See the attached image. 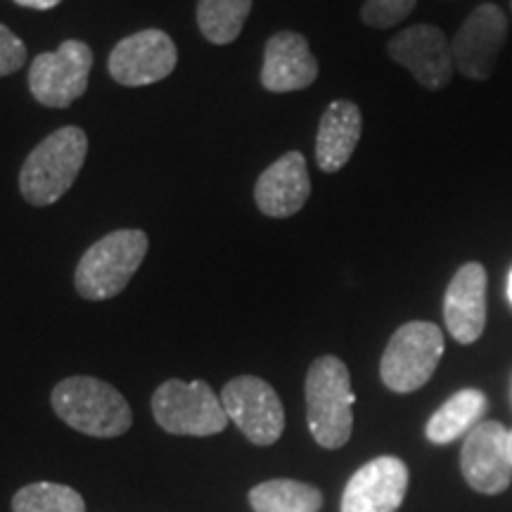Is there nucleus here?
<instances>
[{
  "mask_svg": "<svg viewBox=\"0 0 512 512\" xmlns=\"http://www.w3.org/2000/svg\"><path fill=\"white\" fill-rule=\"evenodd\" d=\"M354 389L347 363L320 356L306 375V420L311 437L323 448H342L354 430Z\"/></svg>",
  "mask_w": 512,
  "mask_h": 512,
  "instance_id": "f257e3e1",
  "label": "nucleus"
},
{
  "mask_svg": "<svg viewBox=\"0 0 512 512\" xmlns=\"http://www.w3.org/2000/svg\"><path fill=\"white\" fill-rule=\"evenodd\" d=\"M88 155L79 126H64L41 140L19 171V190L31 207H50L72 188Z\"/></svg>",
  "mask_w": 512,
  "mask_h": 512,
  "instance_id": "f03ea898",
  "label": "nucleus"
},
{
  "mask_svg": "<svg viewBox=\"0 0 512 512\" xmlns=\"http://www.w3.org/2000/svg\"><path fill=\"white\" fill-rule=\"evenodd\" d=\"M53 408L72 430L88 437H119L133 422L131 406L121 392L88 375L67 377L57 384L53 389Z\"/></svg>",
  "mask_w": 512,
  "mask_h": 512,
  "instance_id": "7ed1b4c3",
  "label": "nucleus"
},
{
  "mask_svg": "<svg viewBox=\"0 0 512 512\" xmlns=\"http://www.w3.org/2000/svg\"><path fill=\"white\" fill-rule=\"evenodd\" d=\"M150 240L143 230H114L86 249L74 273L76 292L88 302H105L126 290L145 261Z\"/></svg>",
  "mask_w": 512,
  "mask_h": 512,
  "instance_id": "20e7f679",
  "label": "nucleus"
},
{
  "mask_svg": "<svg viewBox=\"0 0 512 512\" xmlns=\"http://www.w3.org/2000/svg\"><path fill=\"white\" fill-rule=\"evenodd\" d=\"M444 356V332L427 320L401 325L389 339L380 361L384 387L396 394L418 392L430 382Z\"/></svg>",
  "mask_w": 512,
  "mask_h": 512,
  "instance_id": "39448f33",
  "label": "nucleus"
},
{
  "mask_svg": "<svg viewBox=\"0 0 512 512\" xmlns=\"http://www.w3.org/2000/svg\"><path fill=\"white\" fill-rule=\"evenodd\" d=\"M157 425L169 434L211 437L228 427V413L207 382L166 380L152 396Z\"/></svg>",
  "mask_w": 512,
  "mask_h": 512,
  "instance_id": "423d86ee",
  "label": "nucleus"
},
{
  "mask_svg": "<svg viewBox=\"0 0 512 512\" xmlns=\"http://www.w3.org/2000/svg\"><path fill=\"white\" fill-rule=\"evenodd\" d=\"M93 50L83 41H64L53 53H41L31 62L29 88L43 107H69L88 88Z\"/></svg>",
  "mask_w": 512,
  "mask_h": 512,
  "instance_id": "0eeeda50",
  "label": "nucleus"
},
{
  "mask_svg": "<svg viewBox=\"0 0 512 512\" xmlns=\"http://www.w3.org/2000/svg\"><path fill=\"white\" fill-rule=\"evenodd\" d=\"M228 420L256 446H271L283 437L285 408L275 389L266 380L242 375L230 380L221 392Z\"/></svg>",
  "mask_w": 512,
  "mask_h": 512,
  "instance_id": "6e6552de",
  "label": "nucleus"
},
{
  "mask_svg": "<svg viewBox=\"0 0 512 512\" xmlns=\"http://www.w3.org/2000/svg\"><path fill=\"white\" fill-rule=\"evenodd\" d=\"M508 38V17L494 3L479 5L460 24L451 41L453 64L465 79L486 81L496 72L498 55Z\"/></svg>",
  "mask_w": 512,
  "mask_h": 512,
  "instance_id": "1a4fd4ad",
  "label": "nucleus"
},
{
  "mask_svg": "<svg viewBox=\"0 0 512 512\" xmlns=\"http://www.w3.org/2000/svg\"><path fill=\"white\" fill-rule=\"evenodd\" d=\"M176 62L178 50L174 38L162 29H145L126 36L114 46L107 69L121 86L140 88L171 76Z\"/></svg>",
  "mask_w": 512,
  "mask_h": 512,
  "instance_id": "9d476101",
  "label": "nucleus"
},
{
  "mask_svg": "<svg viewBox=\"0 0 512 512\" xmlns=\"http://www.w3.org/2000/svg\"><path fill=\"white\" fill-rule=\"evenodd\" d=\"M389 57L406 67L415 81L427 91H441L453 79L456 64L444 31L432 24H415L389 41Z\"/></svg>",
  "mask_w": 512,
  "mask_h": 512,
  "instance_id": "9b49d317",
  "label": "nucleus"
},
{
  "mask_svg": "<svg viewBox=\"0 0 512 512\" xmlns=\"http://www.w3.org/2000/svg\"><path fill=\"white\" fill-rule=\"evenodd\" d=\"M460 470L465 482L479 494L498 496L512 482L508 430L496 420H482L465 437L460 451Z\"/></svg>",
  "mask_w": 512,
  "mask_h": 512,
  "instance_id": "f8f14e48",
  "label": "nucleus"
},
{
  "mask_svg": "<svg viewBox=\"0 0 512 512\" xmlns=\"http://www.w3.org/2000/svg\"><path fill=\"white\" fill-rule=\"evenodd\" d=\"M408 491V467L394 456L370 460L354 472L342 496V512H396Z\"/></svg>",
  "mask_w": 512,
  "mask_h": 512,
  "instance_id": "ddd939ff",
  "label": "nucleus"
},
{
  "mask_svg": "<svg viewBox=\"0 0 512 512\" xmlns=\"http://www.w3.org/2000/svg\"><path fill=\"white\" fill-rule=\"evenodd\" d=\"M486 268L479 261L460 266L444 294L448 335L458 344H475L486 328Z\"/></svg>",
  "mask_w": 512,
  "mask_h": 512,
  "instance_id": "4468645a",
  "label": "nucleus"
},
{
  "mask_svg": "<svg viewBox=\"0 0 512 512\" xmlns=\"http://www.w3.org/2000/svg\"><path fill=\"white\" fill-rule=\"evenodd\" d=\"M318 79V60L306 36L297 31H278L268 38L261 67V86L271 93H294Z\"/></svg>",
  "mask_w": 512,
  "mask_h": 512,
  "instance_id": "2eb2a0df",
  "label": "nucleus"
},
{
  "mask_svg": "<svg viewBox=\"0 0 512 512\" xmlns=\"http://www.w3.org/2000/svg\"><path fill=\"white\" fill-rule=\"evenodd\" d=\"M309 195L311 178L302 152H287L268 166L254 185L256 207L271 219H287L302 211Z\"/></svg>",
  "mask_w": 512,
  "mask_h": 512,
  "instance_id": "dca6fc26",
  "label": "nucleus"
},
{
  "mask_svg": "<svg viewBox=\"0 0 512 512\" xmlns=\"http://www.w3.org/2000/svg\"><path fill=\"white\" fill-rule=\"evenodd\" d=\"M363 133V114L351 100H335L323 112L316 136V164L325 174L342 171Z\"/></svg>",
  "mask_w": 512,
  "mask_h": 512,
  "instance_id": "f3484780",
  "label": "nucleus"
},
{
  "mask_svg": "<svg viewBox=\"0 0 512 512\" xmlns=\"http://www.w3.org/2000/svg\"><path fill=\"white\" fill-rule=\"evenodd\" d=\"M486 406H489V401H486L484 392L460 389L439 411H434L430 422H427V439L432 444H451L460 437H467L482 422Z\"/></svg>",
  "mask_w": 512,
  "mask_h": 512,
  "instance_id": "a211bd4d",
  "label": "nucleus"
},
{
  "mask_svg": "<svg viewBox=\"0 0 512 512\" xmlns=\"http://www.w3.org/2000/svg\"><path fill=\"white\" fill-rule=\"evenodd\" d=\"M249 503L254 512H318L323 494L297 479H271L249 491Z\"/></svg>",
  "mask_w": 512,
  "mask_h": 512,
  "instance_id": "6ab92c4d",
  "label": "nucleus"
},
{
  "mask_svg": "<svg viewBox=\"0 0 512 512\" xmlns=\"http://www.w3.org/2000/svg\"><path fill=\"white\" fill-rule=\"evenodd\" d=\"M252 0H197V27L207 41L226 46L240 36Z\"/></svg>",
  "mask_w": 512,
  "mask_h": 512,
  "instance_id": "aec40b11",
  "label": "nucleus"
},
{
  "mask_svg": "<svg viewBox=\"0 0 512 512\" xmlns=\"http://www.w3.org/2000/svg\"><path fill=\"white\" fill-rule=\"evenodd\" d=\"M12 512H86V503L72 486L36 482L17 491Z\"/></svg>",
  "mask_w": 512,
  "mask_h": 512,
  "instance_id": "412c9836",
  "label": "nucleus"
},
{
  "mask_svg": "<svg viewBox=\"0 0 512 512\" xmlns=\"http://www.w3.org/2000/svg\"><path fill=\"white\" fill-rule=\"evenodd\" d=\"M418 0H366L361 19L373 29H392L415 10Z\"/></svg>",
  "mask_w": 512,
  "mask_h": 512,
  "instance_id": "4be33fe9",
  "label": "nucleus"
},
{
  "mask_svg": "<svg viewBox=\"0 0 512 512\" xmlns=\"http://www.w3.org/2000/svg\"><path fill=\"white\" fill-rule=\"evenodd\" d=\"M27 62V46L15 31L0 24V76L15 74Z\"/></svg>",
  "mask_w": 512,
  "mask_h": 512,
  "instance_id": "5701e85b",
  "label": "nucleus"
},
{
  "mask_svg": "<svg viewBox=\"0 0 512 512\" xmlns=\"http://www.w3.org/2000/svg\"><path fill=\"white\" fill-rule=\"evenodd\" d=\"M19 8H29V10H53L62 0H15Z\"/></svg>",
  "mask_w": 512,
  "mask_h": 512,
  "instance_id": "b1692460",
  "label": "nucleus"
},
{
  "mask_svg": "<svg viewBox=\"0 0 512 512\" xmlns=\"http://www.w3.org/2000/svg\"><path fill=\"white\" fill-rule=\"evenodd\" d=\"M508 299H510V304H512V268H510V273H508Z\"/></svg>",
  "mask_w": 512,
  "mask_h": 512,
  "instance_id": "393cba45",
  "label": "nucleus"
},
{
  "mask_svg": "<svg viewBox=\"0 0 512 512\" xmlns=\"http://www.w3.org/2000/svg\"><path fill=\"white\" fill-rule=\"evenodd\" d=\"M508 453H510V463H512V430H508Z\"/></svg>",
  "mask_w": 512,
  "mask_h": 512,
  "instance_id": "a878e982",
  "label": "nucleus"
}]
</instances>
